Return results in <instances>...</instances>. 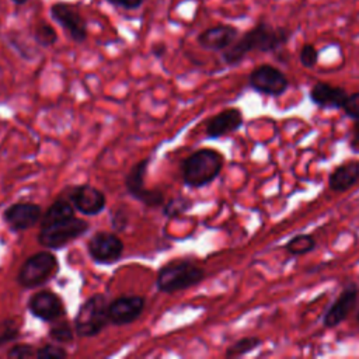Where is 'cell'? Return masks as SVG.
Returning <instances> with one entry per match:
<instances>
[{
    "label": "cell",
    "instance_id": "obj_1",
    "mask_svg": "<svg viewBox=\"0 0 359 359\" xmlns=\"http://www.w3.org/2000/svg\"><path fill=\"white\" fill-rule=\"evenodd\" d=\"M292 36V31L285 27H273L266 21H259L250 31L244 32L223 52V62L227 66L238 65L251 52H275L285 46Z\"/></svg>",
    "mask_w": 359,
    "mask_h": 359
},
{
    "label": "cell",
    "instance_id": "obj_2",
    "mask_svg": "<svg viewBox=\"0 0 359 359\" xmlns=\"http://www.w3.org/2000/svg\"><path fill=\"white\" fill-rule=\"evenodd\" d=\"M224 164L223 154L215 149H199L181 164L182 182L188 188H202L213 182Z\"/></svg>",
    "mask_w": 359,
    "mask_h": 359
},
{
    "label": "cell",
    "instance_id": "obj_3",
    "mask_svg": "<svg viewBox=\"0 0 359 359\" xmlns=\"http://www.w3.org/2000/svg\"><path fill=\"white\" fill-rule=\"evenodd\" d=\"M205 279V271L191 259H174L163 265L156 278L161 293H177L189 289Z\"/></svg>",
    "mask_w": 359,
    "mask_h": 359
},
{
    "label": "cell",
    "instance_id": "obj_4",
    "mask_svg": "<svg viewBox=\"0 0 359 359\" xmlns=\"http://www.w3.org/2000/svg\"><path fill=\"white\" fill-rule=\"evenodd\" d=\"M109 299L105 293H95L87 297L76 317H74V331L80 338H93L101 334L109 324L108 317Z\"/></svg>",
    "mask_w": 359,
    "mask_h": 359
},
{
    "label": "cell",
    "instance_id": "obj_5",
    "mask_svg": "<svg viewBox=\"0 0 359 359\" xmlns=\"http://www.w3.org/2000/svg\"><path fill=\"white\" fill-rule=\"evenodd\" d=\"M59 271L56 255L48 250L29 255L18 269L17 283L25 289H35L45 285Z\"/></svg>",
    "mask_w": 359,
    "mask_h": 359
},
{
    "label": "cell",
    "instance_id": "obj_6",
    "mask_svg": "<svg viewBox=\"0 0 359 359\" xmlns=\"http://www.w3.org/2000/svg\"><path fill=\"white\" fill-rule=\"evenodd\" d=\"M90 224L81 217H70L46 227H39L38 243L48 250H60L73 240L87 233Z\"/></svg>",
    "mask_w": 359,
    "mask_h": 359
},
{
    "label": "cell",
    "instance_id": "obj_7",
    "mask_svg": "<svg viewBox=\"0 0 359 359\" xmlns=\"http://www.w3.org/2000/svg\"><path fill=\"white\" fill-rule=\"evenodd\" d=\"M150 157L137 161L125 178L126 192L136 201L149 208H161L165 203V196L158 189H147L144 187V178L147 174Z\"/></svg>",
    "mask_w": 359,
    "mask_h": 359
},
{
    "label": "cell",
    "instance_id": "obj_8",
    "mask_svg": "<svg viewBox=\"0 0 359 359\" xmlns=\"http://www.w3.org/2000/svg\"><path fill=\"white\" fill-rule=\"evenodd\" d=\"M123 241L116 234L108 231L94 233L87 243L90 258L100 265H111L118 262L123 254Z\"/></svg>",
    "mask_w": 359,
    "mask_h": 359
},
{
    "label": "cell",
    "instance_id": "obj_9",
    "mask_svg": "<svg viewBox=\"0 0 359 359\" xmlns=\"http://www.w3.org/2000/svg\"><path fill=\"white\" fill-rule=\"evenodd\" d=\"M248 86L257 93L279 97L287 90L289 80L278 67L272 65H259L250 73Z\"/></svg>",
    "mask_w": 359,
    "mask_h": 359
},
{
    "label": "cell",
    "instance_id": "obj_10",
    "mask_svg": "<svg viewBox=\"0 0 359 359\" xmlns=\"http://www.w3.org/2000/svg\"><path fill=\"white\" fill-rule=\"evenodd\" d=\"M146 307V299L139 294L119 296L109 302L108 317L109 324L122 327L135 323Z\"/></svg>",
    "mask_w": 359,
    "mask_h": 359
},
{
    "label": "cell",
    "instance_id": "obj_11",
    "mask_svg": "<svg viewBox=\"0 0 359 359\" xmlns=\"http://www.w3.org/2000/svg\"><path fill=\"white\" fill-rule=\"evenodd\" d=\"M27 309L35 318L45 323H55L65 316V303L52 290H39L31 294Z\"/></svg>",
    "mask_w": 359,
    "mask_h": 359
},
{
    "label": "cell",
    "instance_id": "obj_12",
    "mask_svg": "<svg viewBox=\"0 0 359 359\" xmlns=\"http://www.w3.org/2000/svg\"><path fill=\"white\" fill-rule=\"evenodd\" d=\"M49 13H50V17L67 31V34L74 42L81 43L87 39L86 20L76 10V7H73L69 3L59 1L50 7Z\"/></svg>",
    "mask_w": 359,
    "mask_h": 359
},
{
    "label": "cell",
    "instance_id": "obj_13",
    "mask_svg": "<svg viewBox=\"0 0 359 359\" xmlns=\"http://www.w3.org/2000/svg\"><path fill=\"white\" fill-rule=\"evenodd\" d=\"M42 208L34 202H15L4 209L3 220L13 231L34 227L42 217Z\"/></svg>",
    "mask_w": 359,
    "mask_h": 359
},
{
    "label": "cell",
    "instance_id": "obj_14",
    "mask_svg": "<svg viewBox=\"0 0 359 359\" xmlns=\"http://www.w3.org/2000/svg\"><path fill=\"white\" fill-rule=\"evenodd\" d=\"M69 196L74 209L86 216L100 215L107 208L104 192L90 184L73 187Z\"/></svg>",
    "mask_w": 359,
    "mask_h": 359
},
{
    "label": "cell",
    "instance_id": "obj_15",
    "mask_svg": "<svg viewBox=\"0 0 359 359\" xmlns=\"http://www.w3.org/2000/svg\"><path fill=\"white\" fill-rule=\"evenodd\" d=\"M358 300V286L356 283L346 285L334 303L328 307L324 314L323 324L327 328H334L346 320L349 313L353 310Z\"/></svg>",
    "mask_w": 359,
    "mask_h": 359
},
{
    "label": "cell",
    "instance_id": "obj_16",
    "mask_svg": "<svg viewBox=\"0 0 359 359\" xmlns=\"http://www.w3.org/2000/svg\"><path fill=\"white\" fill-rule=\"evenodd\" d=\"M238 38V28L230 24H219L202 31L198 35V43L206 50H224Z\"/></svg>",
    "mask_w": 359,
    "mask_h": 359
},
{
    "label": "cell",
    "instance_id": "obj_17",
    "mask_svg": "<svg viewBox=\"0 0 359 359\" xmlns=\"http://www.w3.org/2000/svg\"><path fill=\"white\" fill-rule=\"evenodd\" d=\"M243 112L240 108H226L206 122V136L217 139L238 130L243 125Z\"/></svg>",
    "mask_w": 359,
    "mask_h": 359
},
{
    "label": "cell",
    "instance_id": "obj_18",
    "mask_svg": "<svg viewBox=\"0 0 359 359\" xmlns=\"http://www.w3.org/2000/svg\"><path fill=\"white\" fill-rule=\"evenodd\" d=\"M309 97H310V101L320 108L335 109V108H342L348 97V93L342 87H337L324 81H317L311 87Z\"/></svg>",
    "mask_w": 359,
    "mask_h": 359
},
{
    "label": "cell",
    "instance_id": "obj_19",
    "mask_svg": "<svg viewBox=\"0 0 359 359\" xmlns=\"http://www.w3.org/2000/svg\"><path fill=\"white\" fill-rule=\"evenodd\" d=\"M359 182V160H351L338 165L328 178V187L335 192H345Z\"/></svg>",
    "mask_w": 359,
    "mask_h": 359
},
{
    "label": "cell",
    "instance_id": "obj_20",
    "mask_svg": "<svg viewBox=\"0 0 359 359\" xmlns=\"http://www.w3.org/2000/svg\"><path fill=\"white\" fill-rule=\"evenodd\" d=\"M76 209L70 201L66 199H56L42 215L39 220V227H46L49 224H53L56 222H62L66 219H70L74 215Z\"/></svg>",
    "mask_w": 359,
    "mask_h": 359
},
{
    "label": "cell",
    "instance_id": "obj_21",
    "mask_svg": "<svg viewBox=\"0 0 359 359\" xmlns=\"http://www.w3.org/2000/svg\"><path fill=\"white\" fill-rule=\"evenodd\" d=\"M316 244L317 243L311 234H296L285 244V250L290 255L299 257L311 252L316 248Z\"/></svg>",
    "mask_w": 359,
    "mask_h": 359
},
{
    "label": "cell",
    "instance_id": "obj_22",
    "mask_svg": "<svg viewBox=\"0 0 359 359\" xmlns=\"http://www.w3.org/2000/svg\"><path fill=\"white\" fill-rule=\"evenodd\" d=\"M21 334V323L17 317L0 320V348L18 339Z\"/></svg>",
    "mask_w": 359,
    "mask_h": 359
},
{
    "label": "cell",
    "instance_id": "obj_23",
    "mask_svg": "<svg viewBox=\"0 0 359 359\" xmlns=\"http://www.w3.org/2000/svg\"><path fill=\"white\" fill-rule=\"evenodd\" d=\"M259 345H261V339L258 337H244V338L236 341L234 344H231L226 349L224 356L226 358H240V356H244V355L252 352Z\"/></svg>",
    "mask_w": 359,
    "mask_h": 359
},
{
    "label": "cell",
    "instance_id": "obj_24",
    "mask_svg": "<svg viewBox=\"0 0 359 359\" xmlns=\"http://www.w3.org/2000/svg\"><path fill=\"white\" fill-rule=\"evenodd\" d=\"M34 41L42 48H49L57 42V32L50 24L39 22L34 31Z\"/></svg>",
    "mask_w": 359,
    "mask_h": 359
},
{
    "label": "cell",
    "instance_id": "obj_25",
    "mask_svg": "<svg viewBox=\"0 0 359 359\" xmlns=\"http://www.w3.org/2000/svg\"><path fill=\"white\" fill-rule=\"evenodd\" d=\"M74 327L67 321H57L49 328V338L57 344H69L74 339Z\"/></svg>",
    "mask_w": 359,
    "mask_h": 359
},
{
    "label": "cell",
    "instance_id": "obj_26",
    "mask_svg": "<svg viewBox=\"0 0 359 359\" xmlns=\"http://www.w3.org/2000/svg\"><path fill=\"white\" fill-rule=\"evenodd\" d=\"M191 206H192V202L187 198H182V196L172 198L163 205V215L168 219H175L182 213H185L188 209H191Z\"/></svg>",
    "mask_w": 359,
    "mask_h": 359
},
{
    "label": "cell",
    "instance_id": "obj_27",
    "mask_svg": "<svg viewBox=\"0 0 359 359\" xmlns=\"http://www.w3.org/2000/svg\"><path fill=\"white\" fill-rule=\"evenodd\" d=\"M299 62L303 67L311 69L318 63V50L313 43H304L299 52Z\"/></svg>",
    "mask_w": 359,
    "mask_h": 359
},
{
    "label": "cell",
    "instance_id": "obj_28",
    "mask_svg": "<svg viewBox=\"0 0 359 359\" xmlns=\"http://www.w3.org/2000/svg\"><path fill=\"white\" fill-rule=\"evenodd\" d=\"M67 351L63 346L53 345V344H45L43 346L36 349V358L38 359H65L67 358Z\"/></svg>",
    "mask_w": 359,
    "mask_h": 359
},
{
    "label": "cell",
    "instance_id": "obj_29",
    "mask_svg": "<svg viewBox=\"0 0 359 359\" xmlns=\"http://www.w3.org/2000/svg\"><path fill=\"white\" fill-rule=\"evenodd\" d=\"M7 358H14V359H25V358H36V348L31 344L20 342L14 344L8 351H7Z\"/></svg>",
    "mask_w": 359,
    "mask_h": 359
},
{
    "label": "cell",
    "instance_id": "obj_30",
    "mask_svg": "<svg viewBox=\"0 0 359 359\" xmlns=\"http://www.w3.org/2000/svg\"><path fill=\"white\" fill-rule=\"evenodd\" d=\"M342 109L353 121L359 119V93L348 94V97L342 105Z\"/></svg>",
    "mask_w": 359,
    "mask_h": 359
},
{
    "label": "cell",
    "instance_id": "obj_31",
    "mask_svg": "<svg viewBox=\"0 0 359 359\" xmlns=\"http://www.w3.org/2000/svg\"><path fill=\"white\" fill-rule=\"evenodd\" d=\"M111 226L116 231H123L128 226V212L123 208H116L111 213Z\"/></svg>",
    "mask_w": 359,
    "mask_h": 359
},
{
    "label": "cell",
    "instance_id": "obj_32",
    "mask_svg": "<svg viewBox=\"0 0 359 359\" xmlns=\"http://www.w3.org/2000/svg\"><path fill=\"white\" fill-rule=\"evenodd\" d=\"M109 4L125 8V10H136L139 8L144 0H107Z\"/></svg>",
    "mask_w": 359,
    "mask_h": 359
},
{
    "label": "cell",
    "instance_id": "obj_33",
    "mask_svg": "<svg viewBox=\"0 0 359 359\" xmlns=\"http://www.w3.org/2000/svg\"><path fill=\"white\" fill-rule=\"evenodd\" d=\"M351 149L355 153H359V119H355L353 128H352V135H351V140H349Z\"/></svg>",
    "mask_w": 359,
    "mask_h": 359
},
{
    "label": "cell",
    "instance_id": "obj_34",
    "mask_svg": "<svg viewBox=\"0 0 359 359\" xmlns=\"http://www.w3.org/2000/svg\"><path fill=\"white\" fill-rule=\"evenodd\" d=\"M165 50H167V46L163 42H157L151 46V55L156 57H163L165 55Z\"/></svg>",
    "mask_w": 359,
    "mask_h": 359
},
{
    "label": "cell",
    "instance_id": "obj_35",
    "mask_svg": "<svg viewBox=\"0 0 359 359\" xmlns=\"http://www.w3.org/2000/svg\"><path fill=\"white\" fill-rule=\"evenodd\" d=\"M11 1H13L15 6H22V4L27 3L28 0H11Z\"/></svg>",
    "mask_w": 359,
    "mask_h": 359
},
{
    "label": "cell",
    "instance_id": "obj_36",
    "mask_svg": "<svg viewBox=\"0 0 359 359\" xmlns=\"http://www.w3.org/2000/svg\"><path fill=\"white\" fill-rule=\"evenodd\" d=\"M358 321H359V313H358Z\"/></svg>",
    "mask_w": 359,
    "mask_h": 359
}]
</instances>
